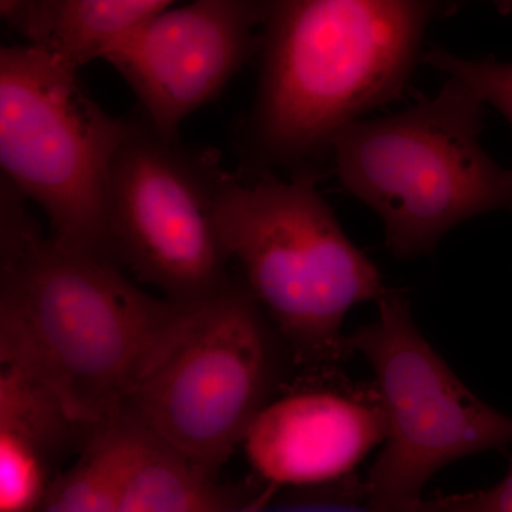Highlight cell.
<instances>
[{"label": "cell", "instance_id": "cell-1", "mask_svg": "<svg viewBox=\"0 0 512 512\" xmlns=\"http://www.w3.org/2000/svg\"><path fill=\"white\" fill-rule=\"evenodd\" d=\"M244 174L322 173L343 128L409 90L439 0H258Z\"/></svg>", "mask_w": 512, "mask_h": 512}, {"label": "cell", "instance_id": "cell-2", "mask_svg": "<svg viewBox=\"0 0 512 512\" xmlns=\"http://www.w3.org/2000/svg\"><path fill=\"white\" fill-rule=\"evenodd\" d=\"M170 309L113 259L37 232L0 279V328L73 429L92 433L126 409Z\"/></svg>", "mask_w": 512, "mask_h": 512}, {"label": "cell", "instance_id": "cell-3", "mask_svg": "<svg viewBox=\"0 0 512 512\" xmlns=\"http://www.w3.org/2000/svg\"><path fill=\"white\" fill-rule=\"evenodd\" d=\"M319 173L222 171L217 224L229 261L296 357L329 372L349 352L346 316L390 288L318 190Z\"/></svg>", "mask_w": 512, "mask_h": 512}, {"label": "cell", "instance_id": "cell-4", "mask_svg": "<svg viewBox=\"0 0 512 512\" xmlns=\"http://www.w3.org/2000/svg\"><path fill=\"white\" fill-rule=\"evenodd\" d=\"M446 79L402 113L349 124L330 147L339 184L379 215L397 259L433 254L447 232L478 215L512 212V170L480 143L485 104Z\"/></svg>", "mask_w": 512, "mask_h": 512}, {"label": "cell", "instance_id": "cell-5", "mask_svg": "<svg viewBox=\"0 0 512 512\" xmlns=\"http://www.w3.org/2000/svg\"><path fill=\"white\" fill-rule=\"evenodd\" d=\"M265 318L241 279L171 301L124 410L195 466L217 467L271 400L279 356Z\"/></svg>", "mask_w": 512, "mask_h": 512}, {"label": "cell", "instance_id": "cell-6", "mask_svg": "<svg viewBox=\"0 0 512 512\" xmlns=\"http://www.w3.org/2000/svg\"><path fill=\"white\" fill-rule=\"evenodd\" d=\"M79 72L42 47L0 43V175L45 212L53 237L116 262L106 183L130 119L107 113Z\"/></svg>", "mask_w": 512, "mask_h": 512}, {"label": "cell", "instance_id": "cell-7", "mask_svg": "<svg viewBox=\"0 0 512 512\" xmlns=\"http://www.w3.org/2000/svg\"><path fill=\"white\" fill-rule=\"evenodd\" d=\"M372 323L350 336L366 357L384 419L383 448L365 487L369 512H406L454 461L512 444V417L458 379L417 328L409 296L389 289Z\"/></svg>", "mask_w": 512, "mask_h": 512}, {"label": "cell", "instance_id": "cell-8", "mask_svg": "<svg viewBox=\"0 0 512 512\" xmlns=\"http://www.w3.org/2000/svg\"><path fill=\"white\" fill-rule=\"evenodd\" d=\"M210 151L161 136L140 117L111 158L106 214L111 251L165 299L187 302L228 281L217 224L222 171Z\"/></svg>", "mask_w": 512, "mask_h": 512}, {"label": "cell", "instance_id": "cell-9", "mask_svg": "<svg viewBox=\"0 0 512 512\" xmlns=\"http://www.w3.org/2000/svg\"><path fill=\"white\" fill-rule=\"evenodd\" d=\"M258 47V0H192L120 37L101 60L130 87L147 126L180 138L185 121L220 96Z\"/></svg>", "mask_w": 512, "mask_h": 512}, {"label": "cell", "instance_id": "cell-10", "mask_svg": "<svg viewBox=\"0 0 512 512\" xmlns=\"http://www.w3.org/2000/svg\"><path fill=\"white\" fill-rule=\"evenodd\" d=\"M383 437L375 389L318 384L269 400L241 444L264 480L309 487L349 476Z\"/></svg>", "mask_w": 512, "mask_h": 512}, {"label": "cell", "instance_id": "cell-11", "mask_svg": "<svg viewBox=\"0 0 512 512\" xmlns=\"http://www.w3.org/2000/svg\"><path fill=\"white\" fill-rule=\"evenodd\" d=\"M175 0H22L8 22L26 43L82 69Z\"/></svg>", "mask_w": 512, "mask_h": 512}, {"label": "cell", "instance_id": "cell-12", "mask_svg": "<svg viewBox=\"0 0 512 512\" xmlns=\"http://www.w3.org/2000/svg\"><path fill=\"white\" fill-rule=\"evenodd\" d=\"M150 436L124 410L94 431L89 454L67 478L46 512H117Z\"/></svg>", "mask_w": 512, "mask_h": 512}, {"label": "cell", "instance_id": "cell-13", "mask_svg": "<svg viewBox=\"0 0 512 512\" xmlns=\"http://www.w3.org/2000/svg\"><path fill=\"white\" fill-rule=\"evenodd\" d=\"M207 473L150 436L117 512H229Z\"/></svg>", "mask_w": 512, "mask_h": 512}, {"label": "cell", "instance_id": "cell-14", "mask_svg": "<svg viewBox=\"0 0 512 512\" xmlns=\"http://www.w3.org/2000/svg\"><path fill=\"white\" fill-rule=\"evenodd\" d=\"M72 429L52 394L0 328V436L16 434L36 446Z\"/></svg>", "mask_w": 512, "mask_h": 512}, {"label": "cell", "instance_id": "cell-15", "mask_svg": "<svg viewBox=\"0 0 512 512\" xmlns=\"http://www.w3.org/2000/svg\"><path fill=\"white\" fill-rule=\"evenodd\" d=\"M421 63L464 84L484 104L500 111L512 126V63L498 62L493 56L464 59L439 46L424 52Z\"/></svg>", "mask_w": 512, "mask_h": 512}, {"label": "cell", "instance_id": "cell-16", "mask_svg": "<svg viewBox=\"0 0 512 512\" xmlns=\"http://www.w3.org/2000/svg\"><path fill=\"white\" fill-rule=\"evenodd\" d=\"M40 493L35 446L16 434L0 436V512L28 511Z\"/></svg>", "mask_w": 512, "mask_h": 512}, {"label": "cell", "instance_id": "cell-17", "mask_svg": "<svg viewBox=\"0 0 512 512\" xmlns=\"http://www.w3.org/2000/svg\"><path fill=\"white\" fill-rule=\"evenodd\" d=\"M406 512H512V456L507 473L491 487L470 493L423 495Z\"/></svg>", "mask_w": 512, "mask_h": 512}, {"label": "cell", "instance_id": "cell-18", "mask_svg": "<svg viewBox=\"0 0 512 512\" xmlns=\"http://www.w3.org/2000/svg\"><path fill=\"white\" fill-rule=\"evenodd\" d=\"M25 202L23 195L0 175V279L36 232Z\"/></svg>", "mask_w": 512, "mask_h": 512}, {"label": "cell", "instance_id": "cell-19", "mask_svg": "<svg viewBox=\"0 0 512 512\" xmlns=\"http://www.w3.org/2000/svg\"><path fill=\"white\" fill-rule=\"evenodd\" d=\"M439 2L450 13V16L470 3H485V5L493 6L501 15H508L512 10V0H439Z\"/></svg>", "mask_w": 512, "mask_h": 512}, {"label": "cell", "instance_id": "cell-20", "mask_svg": "<svg viewBox=\"0 0 512 512\" xmlns=\"http://www.w3.org/2000/svg\"><path fill=\"white\" fill-rule=\"evenodd\" d=\"M20 2L22 0H0V22L8 20L13 10L18 8Z\"/></svg>", "mask_w": 512, "mask_h": 512}]
</instances>
